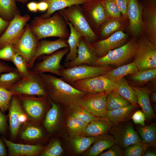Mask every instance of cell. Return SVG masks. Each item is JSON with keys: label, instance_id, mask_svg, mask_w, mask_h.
<instances>
[{"label": "cell", "instance_id": "8fae6325", "mask_svg": "<svg viewBox=\"0 0 156 156\" xmlns=\"http://www.w3.org/2000/svg\"><path fill=\"white\" fill-rule=\"evenodd\" d=\"M108 94L105 92L86 93L77 102L86 111L95 116L106 118Z\"/></svg>", "mask_w": 156, "mask_h": 156}, {"label": "cell", "instance_id": "680465c9", "mask_svg": "<svg viewBox=\"0 0 156 156\" xmlns=\"http://www.w3.org/2000/svg\"><path fill=\"white\" fill-rule=\"evenodd\" d=\"M142 156H156V153L155 151L151 149H148L147 148L146 149L144 153Z\"/></svg>", "mask_w": 156, "mask_h": 156}, {"label": "cell", "instance_id": "7bdbcfd3", "mask_svg": "<svg viewBox=\"0 0 156 156\" xmlns=\"http://www.w3.org/2000/svg\"><path fill=\"white\" fill-rule=\"evenodd\" d=\"M121 26L120 21L115 19H110L105 22L101 28L100 34L103 37H105L116 31Z\"/></svg>", "mask_w": 156, "mask_h": 156}, {"label": "cell", "instance_id": "5b68a950", "mask_svg": "<svg viewBox=\"0 0 156 156\" xmlns=\"http://www.w3.org/2000/svg\"><path fill=\"white\" fill-rule=\"evenodd\" d=\"M9 90L16 95L47 96L40 75L32 71L28 75L23 77Z\"/></svg>", "mask_w": 156, "mask_h": 156}, {"label": "cell", "instance_id": "d6986e66", "mask_svg": "<svg viewBox=\"0 0 156 156\" xmlns=\"http://www.w3.org/2000/svg\"><path fill=\"white\" fill-rule=\"evenodd\" d=\"M8 149L9 156H36L40 155L45 148L40 144L16 143L0 136Z\"/></svg>", "mask_w": 156, "mask_h": 156}, {"label": "cell", "instance_id": "d4e9b609", "mask_svg": "<svg viewBox=\"0 0 156 156\" xmlns=\"http://www.w3.org/2000/svg\"><path fill=\"white\" fill-rule=\"evenodd\" d=\"M116 144L114 137L106 133L95 137L93 144L87 152V155L96 156Z\"/></svg>", "mask_w": 156, "mask_h": 156}, {"label": "cell", "instance_id": "7a4b0ae2", "mask_svg": "<svg viewBox=\"0 0 156 156\" xmlns=\"http://www.w3.org/2000/svg\"><path fill=\"white\" fill-rule=\"evenodd\" d=\"M68 26L66 21L58 11L47 18H36L30 27L39 40L51 37L67 39L70 33Z\"/></svg>", "mask_w": 156, "mask_h": 156}, {"label": "cell", "instance_id": "ab89813d", "mask_svg": "<svg viewBox=\"0 0 156 156\" xmlns=\"http://www.w3.org/2000/svg\"><path fill=\"white\" fill-rule=\"evenodd\" d=\"M16 9L15 0H0V15L5 18L12 19Z\"/></svg>", "mask_w": 156, "mask_h": 156}, {"label": "cell", "instance_id": "ac0fdd59", "mask_svg": "<svg viewBox=\"0 0 156 156\" xmlns=\"http://www.w3.org/2000/svg\"><path fill=\"white\" fill-rule=\"evenodd\" d=\"M92 0L80 5L83 14L87 21L91 19L96 26L103 23L107 14L102 0Z\"/></svg>", "mask_w": 156, "mask_h": 156}, {"label": "cell", "instance_id": "e575fe53", "mask_svg": "<svg viewBox=\"0 0 156 156\" xmlns=\"http://www.w3.org/2000/svg\"><path fill=\"white\" fill-rule=\"evenodd\" d=\"M131 104L128 100L115 91L111 92L107 95L106 99L107 111L116 109Z\"/></svg>", "mask_w": 156, "mask_h": 156}, {"label": "cell", "instance_id": "be15d7a7", "mask_svg": "<svg viewBox=\"0 0 156 156\" xmlns=\"http://www.w3.org/2000/svg\"></svg>", "mask_w": 156, "mask_h": 156}, {"label": "cell", "instance_id": "74e56055", "mask_svg": "<svg viewBox=\"0 0 156 156\" xmlns=\"http://www.w3.org/2000/svg\"><path fill=\"white\" fill-rule=\"evenodd\" d=\"M22 77L17 69L2 74L0 76V88L9 90Z\"/></svg>", "mask_w": 156, "mask_h": 156}, {"label": "cell", "instance_id": "9c48e42d", "mask_svg": "<svg viewBox=\"0 0 156 156\" xmlns=\"http://www.w3.org/2000/svg\"><path fill=\"white\" fill-rule=\"evenodd\" d=\"M80 91L86 93L105 92L108 94L115 89L116 83L104 75L79 80L70 83Z\"/></svg>", "mask_w": 156, "mask_h": 156}, {"label": "cell", "instance_id": "277c9868", "mask_svg": "<svg viewBox=\"0 0 156 156\" xmlns=\"http://www.w3.org/2000/svg\"><path fill=\"white\" fill-rule=\"evenodd\" d=\"M58 11L89 43L97 40L98 37L85 17L80 5H73Z\"/></svg>", "mask_w": 156, "mask_h": 156}, {"label": "cell", "instance_id": "f907efd6", "mask_svg": "<svg viewBox=\"0 0 156 156\" xmlns=\"http://www.w3.org/2000/svg\"><path fill=\"white\" fill-rule=\"evenodd\" d=\"M8 129L7 117L0 109V134L3 135Z\"/></svg>", "mask_w": 156, "mask_h": 156}, {"label": "cell", "instance_id": "94428289", "mask_svg": "<svg viewBox=\"0 0 156 156\" xmlns=\"http://www.w3.org/2000/svg\"><path fill=\"white\" fill-rule=\"evenodd\" d=\"M27 0H17L19 2H24L26 1Z\"/></svg>", "mask_w": 156, "mask_h": 156}, {"label": "cell", "instance_id": "681fc988", "mask_svg": "<svg viewBox=\"0 0 156 156\" xmlns=\"http://www.w3.org/2000/svg\"><path fill=\"white\" fill-rule=\"evenodd\" d=\"M134 123L136 124H140L142 126L145 125V117L142 111L138 110L135 112L131 116Z\"/></svg>", "mask_w": 156, "mask_h": 156}, {"label": "cell", "instance_id": "4dcf8cb0", "mask_svg": "<svg viewBox=\"0 0 156 156\" xmlns=\"http://www.w3.org/2000/svg\"><path fill=\"white\" fill-rule=\"evenodd\" d=\"M145 27L148 38L156 44V10L153 6L147 8L145 11Z\"/></svg>", "mask_w": 156, "mask_h": 156}, {"label": "cell", "instance_id": "8992f818", "mask_svg": "<svg viewBox=\"0 0 156 156\" xmlns=\"http://www.w3.org/2000/svg\"><path fill=\"white\" fill-rule=\"evenodd\" d=\"M17 96L19 99L23 109L28 120L39 124L47 106L51 104L48 96Z\"/></svg>", "mask_w": 156, "mask_h": 156}, {"label": "cell", "instance_id": "f5cc1de1", "mask_svg": "<svg viewBox=\"0 0 156 156\" xmlns=\"http://www.w3.org/2000/svg\"><path fill=\"white\" fill-rule=\"evenodd\" d=\"M7 147L3 141L0 138V156H6L8 155Z\"/></svg>", "mask_w": 156, "mask_h": 156}, {"label": "cell", "instance_id": "83f0119b", "mask_svg": "<svg viewBox=\"0 0 156 156\" xmlns=\"http://www.w3.org/2000/svg\"><path fill=\"white\" fill-rule=\"evenodd\" d=\"M115 82L116 86L113 91L118 93L131 104L139 108L136 92L133 87L129 85L126 79L123 77Z\"/></svg>", "mask_w": 156, "mask_h": 156}, {"label": "cell", "instance_id": "cb8c5ba5", "mask_svg": "<svg viewBox=\"0 0 156 156\" xmlns=\"http://www.w3.org/2000/svg\"><path fill=\"white\" fill-rule=\"evenodd\" d=\"M114 124L106 118L90 122L81 135L96 137L110 131Z\"/></svg>", "mask_w": 156, "mask_h": 156}, {"label": "cell", "instance_id": "b9f144b4", "mask_svg": "<svg viewBox=\"0 0 156 156\" xmlns=\"http://www.w3.org/2000/svg\"><path fill=\"white\" fill-rule=\"evenodd\" d=\"M147 146L142 142H139L132 144L125 149V156H142Z\"/></svg>", "mask_w": 156, "mask_h": 156}, {"label": "cell", "instance_id": "db71d44e", "mask_svg": "<svg viewBox=\"0 0 156 156\" xmlns=\"http://www.w3.org/2000/svg\"><path fill=\"white\" fill-rule=\"evenodd\" d=\"M27 7L29 10L31 12H36L38 10V3L34 2H31L28 3Z\"/></svg>", "mask_w": 156, "mask_h": 156}, {"label": "cell", "instance_id": "60d3db41", "mask_svg": "<svg viewBox=\"0 0 156 156\" xmlns=\"http://www.w3.org/2000/svg\"><path fill=\"white\" fill-rule=\"evenodd\" d=\"M63 148L60 141H53L45 147L40 154L41 156H58L62 153Z\"/></svg>", "mask_w": 156, "mask_h": 156}, {"label": "cell", "instance_id": "836d02e7", "mask_svg": "<svg viewBox=\"0 0 156 156\" xmlns=\"http://www.w3.org/2000/svg\"><path fill=\"white\" fill-rule=\"evenodd\" d=\"M67 107L69 111L70 115L87 123H89L92 121L103 118L96 117L89 113L77 102L71 104Z\"/></svg>", "mask_w": 156, "mask_h": 156}, {"label": "cell", "instance_id": "4316f807", "mask_svg": "<svg viewBox=\"0 0 156 156\" xmlns=\"http://www.w3.org/2000/svg\"><path fill=\"white\" fill-rule=\"evenodd\" d=\"M46 2L48 8L41 16L44 18L49 17L54 12L75 5H81L92 0H42Z\"/></svg>", "mask_w": 156, "mask_h": 156}, {"label": "cell", "instance_id": "5bb4252c", "mask_svg": "<svg viewBox=\"0 0 156 156\" xmlns=\"http://www.w3.org/2000/svg\"><path fill=\"white\" fill-rule=\"evenodd\" d=\"M69 47L59 49L46 57L41 61L37 62L33 67L32 71L41 74L49 73L60 77V63L63 57L69 52Z\"/></svg>", "mask_w": 156, "mask_h": 156}, {"label": "cell", "instance_id": "6da1fadb", "mask_svg": "<svg viewBox=\"0 0 156 156\" xmlns=\"http://www.w3.org/2000/svg\"><path fill=\"white\" fill-rule=\"evenodd\" d=\"M40 75L45 85L47 96L57 104L67 106L77 102L86 93L76 89L62 78L44 73Z\"/></svg>", "mask_w": 156, "mask_h": 156}, {"label": "cell", "instance_id": "8d00e7d4", "mask_svg": "<svg viewBox=\"0 0 156 156\" xmlns=\"http://www.w3.org/2000/svg\"><path fill=\"white\" fill-rule=\"evenodd\" d=\"M88 124L69 115L67 121L69 135L73 138L80 135Z\"/></svg>", "mask_w": 156, "mask_h": 156}, {"label": "cell", "instance_id": "603a6c76", "mask_svg": "<svg viewBox=\"0 0 156 156\" xmlns=\"http://www.w3.org/2000/svg\"><path fill=\"white\" fill-rule=\"evenodd\" d=\"M137 96L138 105L142 109L145 119L150 120L155 117V115L152 108L150 99L151 91L148 87H133Z\"/></svg>", "mask_w": 156, "mask_h": 156}, {"label": "cell", "instance_id": "d6a6232c", "mask_svg": "<svg viewBox=\"0 0 156 156\" xmlns=\"http://www.w3.org/2000/svg\"><path fill=\"white\" fill-rule=\"evenodd\" d=\"M137 129L143 143L147 147H156V125L155 123L139 126Z\"/></svg>", "mask_w": 156, "mask_h": 156}, {"label": "cell", "instance_id": "30bf717a", "mask_svg": "<svg viewBox=\"0 0 156 156\" xmlns=\"http://www.w3.org/2000/svg\"><path fill=\"white\" fill-rule=\"evenodd\" d=\"M128 120L114 125L111 130L116 144L122 149L139 142H142L141 138Z\"/></svg>", "mask_w": 156, "mask_h": 156}, {"label": "cell", "instance_id": "7402d4cb", "mask_svg": "<svg viewBox=\"0 0 156 156\" xmlns=\"http://www.w3.org/2000/svg\"><path fill=\"white\" fill-rule=\"evenodd\" d=\"M43 131L39 124L29 120L21 125L17 139L23 143L37 144L36 143L43 138Z\"/></svg>", "mask_w": 156, "mask_h": 156}, {"label": "cell", "instance_id": "6f0895ef", "mask_svg": "<svg viewBox=\"0 0 156 156\" xmlns=\"http://www.w3.org/2000/svg\"><path fill=\"white\" fill-rule=\"evenodd\" d=\"M12 70V68L10 66L0 63V74L3 73L10 71Z\"/></svg>", "mask_w": 156, "mask_h": 156}, {"label": "cell", "instance_id": "f1b7e54d", "mask_svg": "<svg viewBox=\"0 0 156 156\" xmlns=\"http://www.w3.org/2000/svg\"><path fill=\"white\" fill-rule=\"evenodd\" d=\"M66 21L69 27L70 33L67 40L70 50L66 55L65 59V62L72 61L77 57L78 46L80 41L83 37L70 23Z\"/></svg>", "mask_w": 156, "mask_h": 156}, {"label": "cell", "instance_id": "ee69618b", "mask_svg": "<svg viewBox=\"0 0 156 156\" xmlns=\"http://www.w3.org/2000/svg\"><path fill=\"white\" fill-rule=\"evenodd\" d=\"M11 61L15 66L17 70L23 77L29 74L30 71L28 69V68L25 61L20 55L16 53Z\"/></svg>", "mask_w": 156, "mask_h": 156}, {"label": "cell", "instance_id": "f35d334b", "mask_svg": "<svg viewBox=\"0 0 156 156\" xmlns=\"http://www.w3.org/2000/svg\"><path fill=\"white\" fill-rule=\"evenodd\" d=\"M95 137H84L80 135L73 138L72 143L76 151L81 153L87 150L93 143Z\"/></svg>", "mask_w": 156, "mask_h": 156}, {"label": "cell", "instance_id": "816d5d0a", "mask_svg": "<svg viewBox=\"0 0 156 156\" xmlns=\"http://www.w3.org/2000/svg\"><path fill=\"white\" fill-rule=\"evenodd\" d=\"M118 7L122 14L127 16L128 0H113Z\"/></svg>", "mask_w": 156, "mask_h": 156}, {"label": "cell", "instance_id": "2e32d148", "mask_svg": "<svg viewBox=\"0 0 156 156\" xmlns=\"http://www.w3.org/2000/svg\"><path fill=\"white\" fill-rule=\"evenodd\" d=\"M127 35L122 31H116L106 39L91 44L97 57H102L109 51L124 44Z\"/></svg>", "mask_w": 156, "mask_h": 156}, {"label": "cell", "instance_id": "52a82bcc", "mask_svg": "<svg viewBox=\"0 0 156 156\" xmlns=\"http://www.w3.org/2000/svg\"><path fill=\"white\" fill-rule=\"evenodd\" d=\"M134 62L138 70L156 68V46L148 38L143 36L138 42Z\"/></svg>", "mask_w": 156, "mask_h": 156}, {"label": "cell", "instance_id": "f6af8a7d", "mask_svg": "<svg viewBox=\"0 0 156 156\" xmlns=\"http://www.w3.org/2000/svg\"><path fill=\"white\" fill-rule=\"evenodd\" d=\"M14 95L10 91L0 88V109L3 112L8 109L11 99Z\"/></svg>", "mask_w": 156, "mask_h": 156}, {"label": "cell", "instance_id": "44dd1931", "mask_svg": "<svg viewBox=\"0 0 156 156\" xmlns=\"http://www.w3.org/2000/svg\"><path fill=\"white\" fill-rule=\"evenodd\" d=\"M142 12V8L137 0H128L127 15L129 29L134 36L139 35L143 29Z\"/></svg>", "mask_w": 156, "mask_h": 156}, {"label": "cell", "instance_id": "6125c7cd", "mask_svg": "<svg viewBox=\"0 0 156 156\" xmlns=\"http://www.w3.org/2000/svg\"><path fill=\"white\" fill-rule=\"evenodd\" d=\"M150 1H151L152 2H153V3L154 4H155L156 0H150Z\"/></svg>", "mask_w": 156, "mask_h": 156}, {"label": "cell", "instance_id": "7c38bea8", "mask_svg": "<svg viewBox=\"0 0 156 156\" xmlns=\"http://www.w3.org/2000/svg\"><path fill=\"white\" fill-rule=\"evenodd\" d=\"M38 40L27 25L21 37L12 44L16 53L24 59L27 67L35 53Z\"/></svg>", "mask_w": 156, "mask_h": 156}, {"label": "cell", "instance_id": "3957f363", "mask_svg": "<svg viewBox=\"0 0 156 156\" xmlns=\"http://www.w3.org/2000/svg\"><path fill=\"white\" fill-rule=\"evenodd\" d=\"M137 44L138 41L133 38L122 46L109 51L104 56L97 57L92 66H119L125 64L134 57Z\"/></svg>", "mask_w": 156, "mask_h": 156}, {"label": "cell", "instance_id": "11a10c76", "mask_svg": "<svg viewBox=\"0 0 156 156\" xmlns=\"http://www.w3.org/2000/svg\"><path fill=\"white\" fill-rule=\"evenodd\" d=\"M48 8V5L46 2L41 1L38 3V10L40 11H44L47 10Z\"/></svg>", "mask_w": 156, "mask_h": 156}, {"label": "cell", "instance_id": "9f6ffc18", "mask_svg": "<svg viewBox=\"0 0 156 156\" xmlns=\"http://www.w3.org/2000/svg\"><path fill=\"white\" fill-rule=\"evenodd\" d=\"M9 24L8 21L3 19L0 16V33L8 26Z\"/></svg>", "mask_w": 156, "mask_h": 156}, {"label": "cell", "instance_id": "d590c367", "mask_svg": "<svg viewBox=\"0 0 156 156\" xmlns=\"http://www.w3.org/2000/svg\"><path fill=\"white\" fill-rule=\"evenodd\" d=\"M130 75V78L134 83L138 84H143L155 80L156 68L138 70Z\"/></svg>", "mask_w": 156, "mask_h": 156}, {"label": "cell", "instance_id": "c3c4849f", "mask_svg": "<svg viewBox=\"0 0 156 156\" xmlns=\"http://www.w3.org/2000/svg\"><path fill=\"white\" fill-rule=\"evenodd\" d=\"M99 156H123L124 151L118 144H115L109 148L106 151L99 154Z\"/></svg>", "mask_w": 156, "mask_h": 156}, {"label": "cell", "instance_id": "ba28073f", "mask_svg": "<svg viewBox=\"0 0 156 156\" xmlns=\"http://www.w3.org/2000/svg\"><path fill=\"white\" fill-rule=\"evenodd\" d=\"M112 68L110 66H96L83 64L68 68H62L60 77L70 83L75 81L104 74Z\"/></svg>", "mask_w": 156, "mask_h": 156}, {"label": "cell", "instance_id": "7dc6e473", "mask_svg": "<svg viewBox=\"0 0 156 156\" xmlns=\"http://www.w3.org/2000/svg\"><path fill=\"white\" fill-rule=\"evenodd\" d=\"M16 53L12 44L7 45L0 49V60L11 61Z\"/></svg>", "mask_w": 156, "mask_h": 156}, {"label": "cell", "instance_id": "1f68e13d", "mask_svg": "<svg viewBox=\"0 0 156 156\" xmlns=\"http://www.w3.org/2000/svg\"><path fill=\"white\" fill-rule=\"evenodd\" d=\"M51 108L47 111L44 121V126L49 133H53L58 125L59 109L57 104L51 100Z\"/></svg>", "mask_w": 156, "mask_h": 156}, {"label": "cell", "instance_id": "484cf974", "mask_svg": "<svg viewBox=\"0 0 156 156\" xmlns=\"http://www.w3.org/2000/svg\"><path fill=\"white\" fill-rule=\"evenodd\" d=\"M137 108L131 104L116 109L107 111L106 118L114 125L126 121L130 119Z\"/></svg>", "mask_w": 156, "mask_h": 156}, {"label": "cell", "instance_id": "f546056e", "mask_svg": "<svg viewBox=\"0 0 156 156\" xmlns=\"http://www.w3.org/2000/svg\"><path fill=\"white\" fill-rule=\"evenodd\" d=\"M138 70L133 62L119 66L108 71L104 75L110 80L116 82L127 75H131Z\"/></svg>", "mask_w": 156, "mask_h": 156}, {"label": "cell", "instance_id": "bcb514c9", "mask_svg": "<svg viewBox=\"0 0 156 156\" xmlns=\"http://www.w3.org/2000/svg\"><path fill=\"white\" fill-rule=\"evenodd\" d=\"M102 2L106 13L115 18L121 16L120 11L116 3L113 0H102Z\"/></svg>", "mask_w": 156, "mask_h": 156}, {"label": "cell", "instance_id": "91938a15", "mask_svg": "<svg viewBox=\"0 0 156 156\" xmlns=\"http://www.w3.org/2000/svg\"><path fill=\"white\" fill-rule=\"evenodd\" d=\"M150 101L154 103H156V91H151L150 94Z\"/></svg>", "mask_w": 156, "mask_h": 156}, {"label": "cell", "instance_id": "ffe728a7", "mask_svg": "<svg viewBox=\"0 0 156 156\" xmlns=\"http://www.w3.org/2000/svg\"><path fill=\"white\" fill-rule=\"evenodd\" d=\"M67 40L59 38L53 41L44 40L38 42L34 55L28 66V68H32L35 61L40 56L51 54L59 49L69 47Z\"/></svg>", "mask_w": 156, "mask_h": 156}, {"label": "cell", "instance_id": "9a60e30c", "mask_svg": "<svg viewBox=\"0 0 156 156\" xmlns=\"http://www.w3.org/2000/svg\"><path fill=\"white\" fill-rule=\"evenodd\" d=\"M29 18L28 15L22 16L15 14L6 30L0 37V48L8 44H13L21 37Z\"/></svg>", "mask_w": 156, "mask_h": 156}, {"label": "cell", "instance_id": "4fadbf2b", "mask_svg": "<svg viewBox=\"0 0 156 156\" xmlns=\"http://www.w3.org/2000/svg\"><path fill=\"white\" fill-rule=\"evenodd\" d=\"M8 109L10 135L12 140L15 141L17 139L22 125L29 120L17 95L12 96Z\"/></svg>", "mask_w": 156, "mask_h": 156}, {"label": "cell", "instance_id": "e0dca14e", "mask_svg": "<svg viewBox=\"0 0 156 156\" xmlns=\"http://www.w3.org/2000/svg\"><path fill=\"white\" fill-rule=\"evenodd\" d=\"M77 56L74 60L65 62L64 66L70 68L81 64L92 65L97 58L91 44L83 37L77 47Z\"/></svg>", "mask_w": 156, "mask_h": 156}]
</instances>
